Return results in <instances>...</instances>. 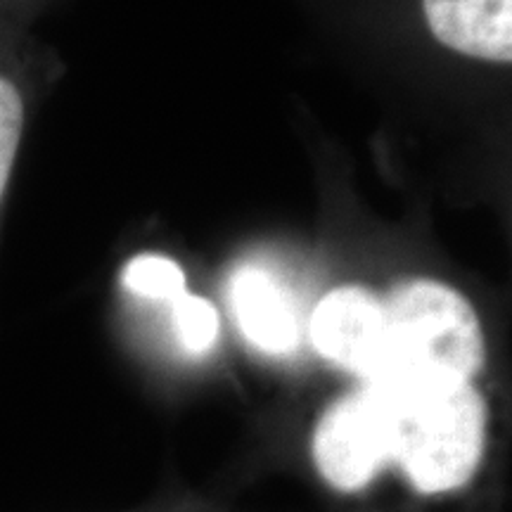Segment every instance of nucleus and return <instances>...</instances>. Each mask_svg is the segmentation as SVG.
Listing matches in <instances>:
<instances>
[{
    "label": "nucleus",
    "mask_w": 512,
    "mask_h": 512,
    "mask_svg": "<svg viewBox=\"0 0 512 512\" xmlns=\"http://www.w3.org/2000/svg\"><path fill=\"white\" fill-rule=\"evenodd\" d=\"M380 399L382 451L425 496L463 489L482 465L486 403L472 382L384 375L368 380Z\"/></svg>",
    "instance_id": "f257e3e1"
},
{
    "label": "nucleus",
    "mask_w": 512,
    "mask_h": 512,
    "mask_svg": "<svg viewBox=\"0 0 512 512\" xmlns=\"http://www.w3.org/2000/svg\"><path fill=\"white\" fill-rule=\"evenodd\" d=\"M384 313L387 363L377 377L472 382L484 366L482 325L472 304L453 287L434 280L399 285L384 302Z\"/></svg>",
    "instance_id": "f03ea898"
},
{
    "label": "nucleus",
    "mask_w": 512,
    "mask_h": 512,
    "mask_svg": "<svg viewBox=\"0 0 512 512\" xmlns=\"http://www.w3.org/2000/svg\"><path fill=\"white\" fill-rule=\"evenodd\" d=\"M311 451L318 475L342 494L366 489L380 477L387 460L373 384L361 382L356 392L332 403L313 430Z\"/></svg>",
    "instance_id": "7ed1b4c3"
},
{
    "label": "nucleus",
    "mask_w": 512,
    "mask_h": 512,
    "mask_svg": "<svg viewBox=\"0 0 512 512\" xmlns=\"http://www.w3.org/2000/svg\"><path fill=\"white\" fill-rule=\"evenodd\" d=\"M313 347L335 366L373 380L387 363L384 302L363 287H337L320 299L311 318Z\"/></svg>",
    "instance_id": "20e7f679"
},
{
    "label": "nucleus",
    "mask_w": 512,
    "mask_h": 512,
    "mask_svg": "<svg viewBox=\"0 0 512 512\" xmlns=\"http://www.w3.org/2000/svg\"><path fill=\"white\" fill-rule=\"evenodd\" d=\"M235 320L249 344L268 356H287L299 347V311L292 294L266 268L245 266L230 285Z\"/></svg>",
    "instance_id": "39448f33"
},
{
    "label": "nucleus",
    "mask_w": 512,
    "mask_h": 512,
    "mask_svg": "<svg viewBox=\"0 0 512 512\" xmlns=\"http://www.w3.org/2000/svg\"><path fill=\"white\" fill-rule=\"evenodd\" d=\"M432 34L456 53L510 64L512 0H422Z\"/></svg>",
    "instance_id": "423d86ee"
},
{
    "label": "nucleus",
    "mask_w": 512,
    "mask_h": 512,
    "mask_svg": "<svg viewBox=\"0 0 512 512\" xmlns=\"http://www.w3.org/2000/svg\"><path fill=\"white\" fill-rule=\"evenodd\" d=\"M121 283L138 297L171 299L174 302L185 292V273L169 256L140 254L126 264L124 273H121Z\"/></svg>",
    "instance_id": "0eeeda50"
},
{
    "label": "nucleus",
    "mask_w": 512,
    "mask_h": 512,
    "mask_svg": "<svg viewBox=\"0 0 512 512\" xmlns=\"http://www.w3.org/2000/svg\"><path fill=\"white\" fill-rule=\"evenodd\" d=\"M174 328L185 351L207 354L219 339V313L207 299L183 292L174 299Z\"/></svg>",
    "instance_id": "6e6552de"
}]
</instances>
